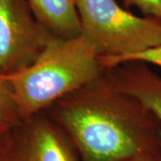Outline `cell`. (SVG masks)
<instances>
[{
	"mask_svg": "<svg viewBox=\"0 0 161 161\" xmlns=\"http://www.w3.org/2000/svg\"><path fill=\"white\" fill-rule=\"evenodd\" d=\"M105 75L116 90L136 98L152 113L160 126L161 141V75L138 61L106 69Z\"/></svg>",
	"mask_w": 161,
	"mask_h": 161,
	"instance_id": "8992f818",
	"label": "cell"
},
{
	"mask_svg": "<svg viewBox=\"0 0 161 161\" xmlns=\"http://www.w3.org/2000/svg\"><path fill=\"white\" fill-rule=\"evenodd\" d=\"M128 161H161V151L142 154Z\"/></svg>",
	"mask_w": 161,
	"mask_h": 161,
	"instance_id": "7c38bea8",
	"label": "cell"
},
{
	"mask_svg": "<svg viewBox=\"0 0 161 161\" xmlns=\"http://www.w3.org/2000/svg\"><path fill=\"white\" fill-rule=\"evenodd\" d=\"M10 132H0V161H8V135Z\"/></svg>",
	"mask_w": 161,
	"mask_h": 161,
	"instance_id": "8fae6325",
	"label": "cell"
},
{
	"mask_svg": "<svg viewBox=\"0 0 161 161\" xmlns=\"http://www.w3.org/2000/svg\"><path fill=\"white\" fill-rule=\"evenodd\" d=\"M82 35L99 56L104 70L125 58L161 46V22L138 16L115 0H77Z\"/></svg>",
	"mask_w": 161,
	"mask_h": 161,
	"instance_id": "3957f363",
	"label": "cell"
},
{
	"mask_svg": "<svg viewBox=\"0 0 161 161\" xmlns=\"http://www.w3.org/2000/svg\"><path fill=\"white\" fill-rule=\"evenodd\" d=\"M36 19L55 35L73 38L80 35L77 0H27Z\"/></svg>",
	"mask_w": 161,
	"mask_h": 161,
	"instance_id": "52a82bcc",
	"label": "cell"
},
{
	"mask_svg": "<svg viewBox=\"0 0 161 161\" xmlns=\"http://www.w3.org/2000/svg\"><path fill=\"white\" fill-rule=\"evenodd\" d=\"M133 61L144 62L150 65H155V66L161 67V46L153 47L146 51L141 52L133 56H131L129 58H125L121 64L133 62Z\"/></svg>",
	"mask_w": 161,
	"mask_h": 161,
	"instance_id": "30bf717a",
	"label": "cell"
},
{
	"mask_svg": "<svg viewBox=\"0 0 161 161\" xmlns=\"http://www.w3.org/2000/svg\"><path fill=\"white\" fill-rule=\"evenodd\" d=\"M126 6L138 8L144 16L155 18L161 22V0H124Z\"/></svg>",
	"mask_w": 161,
	"mask_h": 161,
	"instance_id": "9c48e42d",
	"label": "cell"
},
{
	"mask_svg": "<svg viewBox=\"0 0 161 161\" xmlns=\"http://www.w3.org/2000/svg\"><path fill=\"white\" fill-rule=\"evenodd\" d=\"M56 37L36 19L27 0H0V75L29 67Z\"/></svg>",
	"mask_w": 161,
	"mask_h": 161,
	"instance_id": "277c9868",
	"label": "cell"
},
{
	"mask_svg": "<svg viewBox=\"0 0 161 161\" xmlns=\"http://www.w3.org/2000/svg\"><path fill=\"white\" fill-rule=\"evenodd\" d=\"M23 122L11 90L0 75V132H8Z\"/></svg>",
	"mask_w": 161,
	"mask_h": 161,
	"instance_id": "ba28073f",
	"label": "cell"
},
{
	"mask_svg": "<svg viewBox=\"0 0 161 161\" xmlns=\"http://www.w3.org/2000/svg\"><path fill=\"white\" fill-rule=\"evenodd\" d=\"M104 71L95 47L79 35L56 37L29 67L2 77L25 121L99 78Z\"/></svg>",
	"mask_w": 161,
	"mask_h": 161,
	"instance_id": "7a4b0ae2",
	"label": "cell"
},
{
	"mask_svg": "<svg viewBox=\"0 0 161 161\" xmlns=\"http://www.w3.org/2000/svg\"><path fill=\"white\" fill-rule=\"evenodd\" d=\"M75 146L51 117L40 113L8 135V161H78Z\"/></svg>",
	"mask_w": 161,
	"mask_h": 161,
	"instance_id": "5b68a950",
	"label": "cell"
},
{
	"mask_svg": "<svg viewBox=\"0 0 161 161\" xmlns=\"http://www.w3.org/2000/svg\"><path fill=\"white\" fill-rule=\"evenodd\" d=\"M49 108L82 161H128L161 151L155 116L136 98L116 90L105 71Z\"/></svg>",
	"mask_w": 161,
	"mask_h": 161,
	"instance_id": "6da1fadb",
	"label": "cell"
}]
</instances>
